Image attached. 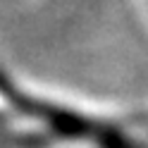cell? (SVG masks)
I'll return each mask as SVG.
<instances>
[{"label":"cell","instance_id":"1","mask_svg":"<svg viewBox=\"0 0 148 148\" xmlns=\"http://www.w3.org/2000/svg\"><path fill=\"white\" fill-rule=\"evenodd\" d=\"M0 91H3L19 110L41 117L43 122H48L55 132H60L64 136H91V138H96L103 148H136L127 136L119 134L117 129L96 124V122H91V119L81 117V115H74V112H67V110L38 103V100H34L29 96H22L19 91H17L14 86H10V81L3 79V77H0Z\"/></svg>","mask_w":148,"mask_h":148}]
</instances>
